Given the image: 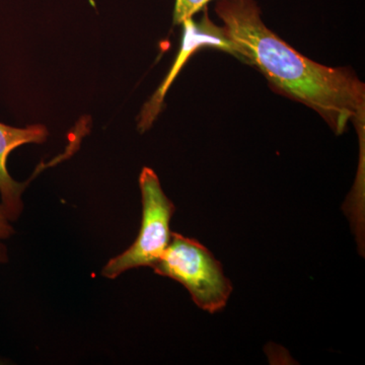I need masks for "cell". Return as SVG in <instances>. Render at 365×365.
Here are the masks:
<instances>
[{"instance_id":"cell-2","label":"cell","mask_w":365,"mask_h":365,"mask_svg":"<svg viewBox=\"0 0 365 365\" xmlns=\"http://www.w3.org/2000/svg\"><path fill=\"white\" fill-rule=\"evenodd\" d=\"M151 268L158 275L181 283L196 306L209 314L225 309L232 292V282L213 254L196 240L175 232Z\"/></svg>"},{"instance_id":"cell-6","label":"cell","mask_w":365,"mask_h":365,"mask_svg":"<svg viewBox=\"0 0 365 365\" xmlns=\"http://www.w3.org/2000/svg\"><path fill=\"white\" fill-rule=\"evenodd\" d=\"M211 1L215 0H176L174 9L175 25H182L185 21L193 18L194 14L203 11Z\"/></svg>"},{"instance_id":"cell-4","label":"cell","mask_w":365,"mask_h":365,"mask_svg":"<svg viewBox=\"0 0 365 365\" xmlns=\"http://www.w3.org/2000/svg\"><path fill=\"white\" fill-rule=\"evenodd\" d=\"M203 11L204 14L200 23L196 24L191 18L182 24L184 26V36H182L181 49L178 54L176 62L170 69L169 76L165 78L163 85L160 86L157 93L153 95L141 112L138 125L141 131H145L153 123L162 109L165 93L181 71L182 66L186 63L187 60L194 52L201 48H215L220 51L227 52L237 57V48L232 41L227 37L223 26L220 28L211 21L206 7Z\"/></svg>"},{"instance_id":"cell-1","label":"cell","mask_w":365,"mask_h":365,"mask_svg":"<svg viewBox=\"0 0 365 365\" xmlns=\"http://www.w3.org/2000/svg\"><path fill=\"white\" fill-rule=\"evenodd\" d=\"M215 13L237 58L258 68L274 88L314 110L338 135L351 122L364 140L365 86L351 69L300 54L264 24L255 0H218Z\"/></svg>"},{"instance_id":"cell-5","label":"cell","mask_w":365,"mask_h":365,"mask_svg":"<svg viewBox=\"0 0 365 365\" xmlns=\"http://www.w3.org/2000/svg\"><path fill=\"white\" fill-rule=\"evenodd\" d=\"M48 131L43 125H31L26 128H16L0 123V197L1 205L11 222L16 220L23 211L21 194L26 184L16 182L7 170V158L11 151L24 144L42 143Z\"/></svg>"},{"instance_id":"cell-8","label":"cell","mask_w":365,"mask_h":365,"mask_svg":"<svg viewBox=\"0 0 365 365\" xmlns=\"http://www.w3.org/2000/svg\"><path fill=\"white\" fill-rule=\"evenodd\" d=\"M0 240V264L6 263L9 260V254H7V249L6 245Z\"/></svg>"},{"instance_id":"cell-7","label":"cell","mask_w":365,"mask_h":365,"mask_svg":"<svg viewBox=\"0 0 365 365\" xmlns=\"http://www.w3.org/2000/svg\"><path fill=\"white\" fill-rule=\"evenodd\" d=\"M14 230L11 220L7 217L4 206L0 204V240H6L14 235Z\"/></svg>"},{"instance_id":"cell-3","label":"cell","mask_w":365,"mask_h":365,"mask_svg":"<svg viewBox=\"0 0 365 365\" xmlns=\"http://www.w3.org/2000/svg\"><path fill=\"white\" fill-rule=\"evenodd\" d=\"M143 220L135 242L129 249L108 262L102 274L115 279L122 273L139 267H153L169 246L170 220L176 207L168 198L155 170L144 168L139 177Z\"/></svg>"}]
</instances>
